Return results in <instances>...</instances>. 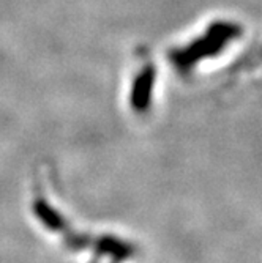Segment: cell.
<instances>
[{
    "instance_id": "obj_1",
    "label": "cell",
    "mask_w": 262,
    "mask_h": 263,
    "mask_svg": "<svg viewBox=\"0 0 262 263\" xmlns=\"http://www.w3.org/2000/svg\"><path fill=\"white\" fill-rule=\"evenodd\" d=\"M239 36V27L232 22L218 21L208 26L205 32L195 38L193 43L185 46L183 52L177 54L176 66L183 73H191L201 66V62H207L213 57L220 55L226 44Z\"/></svg>"
}]
</instances>
